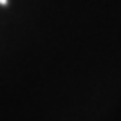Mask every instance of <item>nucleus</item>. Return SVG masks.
Returning a JSON list of instances; mask_svg holds the SVG:
<instances>
[{
    "label": "nucleus",
    "mask_w": 121,
    "mask_h": 121,
    "mask_svg": "<svg viewBox=\"0 0 121 121\" xmlns=\"http://www.w3.org/2000/svg\"><path fill=\"white\" fill-rule=\"evenodd\" d=\"M0 5H7V0H0Z\"/></svg>",
    "instance_id": "nucleus-1"
}]
</instances>
